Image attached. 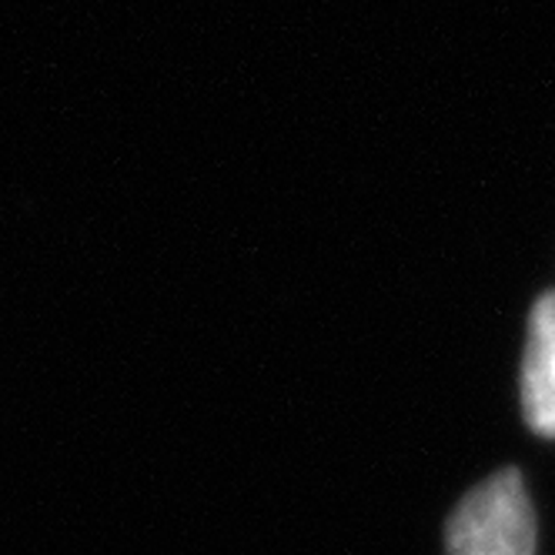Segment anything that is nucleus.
<instances>
[{"label":"nucleus","instance_id":"obj_1","mask_svg":"<svg viewBox=\"0 0 555 555\" xmlns=\"http://www.w3.org/2000/svg\"><path fill=\"white\" fill-rule=\"evenodd\" d=\"M449 555H535V515L522 475L502 468L475 486L446 529Z\"/></svg>","mask_w":555,"mask_h":555},{"label":"nucleus","instance_id":"obj_2","mask_svg":"<svg viewBox=\"0 0 555 555\" xmlns=\"http://www.w3.org/2000/svg\"><path fill=\"white\" fill-rule=\"evenodd\" d=\"M522 412L535 435L555 439V292L542 295L529 319L522 359Z\"/></svg>","mask_w":555,"mask_h":555}]
</instances>
